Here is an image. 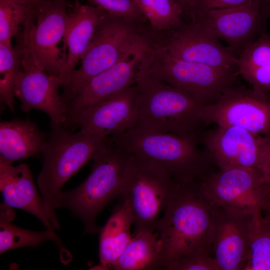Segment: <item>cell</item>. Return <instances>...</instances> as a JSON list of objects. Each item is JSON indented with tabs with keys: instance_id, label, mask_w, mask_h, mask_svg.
Returning a JSON list of instances; mask_svg holds the SVG:
<instances>
[{
	"instance_id": "cell-1",
	"label": "cell",
	"mask_w": 270,
	"mask_h": 270,
	"mask_svg": "<svg viewBox=\"0 0 270 270\" xmlns=\"http://www.w3.org/2000/svg\"><path fill=\"white\" fill-rule=\"evenodd\" d=\"M212 210L196 182L178 183L155 234L159 244L158 269L192 252L210 248Z\"/></svg>"
},
{
	"instance_id": "cell-2",
	"label": "cell",
	"mask_w": 270,
	"mask_h": 270,
	"mask_svg": "<svg viewBox=\"0 0 270 270\" xmlns=\"http://www.w3.org/2000/svg\"><path fill=\"white\" fill-rule=\"evenodd\" d=\"M139 100L134 128L198 137L206 125V106L152 74L145 56L138 69L135 83Z\"/></svg>"
},
{
	"instance_id": "cell-3",
	"label": "cell",
	"mask_w": 270,
	"mask_h": 270,
	"mask_svg": "<svg viewBox=\"0 0 270 270\" xmlns=\"http://www.w3.org/2000/svg\"><path fill=\"white\" fill-rule=\"evenodd\" d=\"M132 157L107 136L92 159L88 176L76 188L58 194L54 200V208L70 210L82 221L86 233L98 232L97 216L108 203L122 196Z\"/></svg>"
},
{
	"instance_id": "cell-4",
	"label": "cell",
	"mask_w": 270,
	"mask_h": 270,
	"mask_svg": "<svg viewBox=\"0 0 270 270\" xmlns=\"http://www.w3.org/2000/svg\"><path fill=\"white\" fill-rule=\"evenodd\" d=\"M108 138L132 155L160 166L179 184L198 182L214 172L198 137L134 128Z\"/></svg>"
},
{
	"instance_id": "cell-5",
	"label": "cell",
	"mask_w": 270,
	"mask_h": 270,
	"mask_svg": "<svg viewBox=\"0 0 270 270\" xmlns=\"http://www.w3.org/2000/svg\"><path fill=\"white\" fill-rule=\"evenodd\" d=\"M152 43L149 28L106 12L98 26L80 65L63 86L66 106L96 76L132 52Z\"/></svg>"
},
{
	"instance_id": "cell-6",
	"label": "cell",
	"mask_w": 270,
	"mask_h": 270,
	"mask_svg": "<svg viewBox=\"0 0 270 270\" xmlns=\"http://www.w3.org/2000/svg\"><path fill=\"white\" fill-rule=\"evenodd\" d=\"M51 131L40 152L42 166L37 179L44 210L54 229L60 225L54 200L64 184L92 159L107 137L74 133L63 125L50 126Z\"/></svg>"
},
{
	"instance_id": "cell-7",
	"label": "cell",
	"mask_w": 270,
	"mask_h": 270,
	"mask_svg": "<svg viewBox=\"0 0 270 270\" xmlns=\"http://www.w3.org/2000/svg\"><path fill=\"white\" fill-rule=\"evenodd\" d=\"M145 60L152 74L204 106L216 102L234 86L238 75L236 69L176 58L155 44L147 51Z\"/></svg>"
},
{
	"instance_id": "cell-8",
	"label": "cell",
	"mask_w": 270,
	"mask_h": 270,
	"mask_svg": "<svg viewBox=\"0 0 270 270\" xmlns=\"http://www.w3.org/2000/svg\"><path fill=\"white\" fill-rule=\"evenodd\" d=\"M177 182L160 166L132 155L121 196L134 218V232H154Z\"/></svg>"
},
{
	"instance_id": "cell-9",
	"label": "cell",
	"mask_w": 270,
	"mask_h": 270,
	"mask_svg": "<svg viewBox=\"0 0 270 270\" xmlns=\"http://www.w3.org/2000/svg\"><path fill=\"white\" fill-rule=\"evenodd\" d=\"M34 20L28 19L20 35L22 44V71L14 85V95L26 112L38 110L50 118V126L64 125L66 121L68 108L60 94L61 86L58 77L47 73L37 62L32 46Z\"/></svg>"
},
{
	"instance_id": "cell-10",
	"label": "cell",
	"mask_w": 270,
	"mask_h": 270,
	"mask_svg": "<svg viewBox=\"0 0 270 270\" xmlns=\"http://www.w3.org/2000/svg\"><path fill=\"white\" fill-rule=\"evenodd\" d=\"M212 206L242 212H262L270 190L256 170L233 168L214 171L196 182Z\"/></svg>"
},
{
	"instance_id": "cell-11",
	"label": "cell",
	"mask_w": 270,
	"mask_h": 270,
	"mask_svg": "<svg viewBox=\"0 0 270 270\" xmlns=\"http://www.w3.org/2000/svg\"><path fill=\"white\" fill-rule=\"evenodd\" d=\"M198 140L218 170L244 168L260 172L270 145V134H256L237 126H216L203 130Z\"/></svg>"
},
{
	"instance_id": "cell-12",
	"label": "cell",
	"mask_w": 270,
	"mask_h": 270,
	"mask_svg": "<svg viewBox=\"0 0 270 270\" xmlns=\"http://www.w3.org/2000/svg\"><path fill=\"white\" fill-rule=\"evenodd\" d=\"M154 44L176 58L236 70V56L198 22H184L169 31L154 34Z\"/></svg>"
},
{
	"instance_id": "cell-13",
	"label": "cell",
	"mask_w": 270,
	"mask_h": 270,
	"mask_svg": "<svg viewBox=\"0 0 270 270\" xmlns=\"http://www.w3.org/2000/svg\"><path fill=\"white\" fill-rule=\"evenodd\" d=\"M206 124L234 126L260 135L270 134V100L252 89L232 86L204 108Z\"/></svg>"
},
{
	"instance_id": "cell-14",
	"label": "cell",
	"mask_w": 270,
	"mask_h": 270,
	"mask_svg": "<svg viewBox=\"0 0 270 270\" xmlns=\"http://www.w3.org/2000/svg\"><path fill=\"white\" fill-rule=\"evenodd\" d=\"M212 207L210 248L220 270H245L256 212H246Z\"/></svg>"
},
{
	"instance_id": "cell-15",
	"label": "cell",
	"mask_w": 270,
	"mask_h": 270,
	"mask_svg": "<svg viewBox=\"0 0 270 270\" xmlns=\"http://www.w3.org/2000/svg\"><path fill=\"white\" fill-rule=\"evenodd\" d=\"M71 4L66 0H45L36 8L32 34L34 55L47 73L58 78L66 60V50L61 48L60 43L64 44Z\"/></svg>"
},
{
	"instance_id": "cell-16",
	"label": "cell",
	"mask_w": 270,
	"mask_h": 270,
	"mask_svg": "<svg viewBox=\"0 0 270 270\" xmlns=\"http://www.w3.org/2000/svg\"><path fill=\"white\" fill-rule=\"evenodd\" d=\"M270 12L266 0L252 4L210 10L200 20L218 40L224 41L236 56L263 34Z\"/></svg>"
},
{
	"instance_id": "cell-17",
	"label": "cell",
	"mask_w": 270,
	"mask_h": 270,
	"mask_svg": "<svg viewBox=\"0 0 270 270\" xmlns=\"http://www.w3.org/2000/svg\"><path fill=\"white\" fill-rule=\"evenodd\" d=\"M138 92L135 84L95 103L76 120L74 129L88 135L107 137L136 126Z\"/></svg>"
},
{
	"instance_id": "cell-18",
	"label": "cell",
	"mask_w": 270,
	"mask_h": 270,
	"mask_svg": "<svg viewBox=\"0 0 270 270\" xmlns=\"http://www.w3.org/2000/svg\"><path fill=\"white\" fill-rule=\"evenodd\" d=\"M151 44L134 51L93 78L67 106L64 126L72 130L79 116L95 103L134 84L139 66Z\"/></svg>"
},
{
	"instance_id": "cell-19",
	"label": "cell",
	"mask_w": 270,
	"mask_h": 270,
	"mask_svg": "<svg viewBox=\"0 0 270 270\" xmlns=\"http://www.w3.org/2000/svg\"><path fill=\"white\" fill-rule=\"evenodd\" d=\"M102 8L74 0L70 8L69 17L64 36L67 50L65 65L59 76L64 86L76 70L90 44L95 30L106 14Z\"/></svg>"
},
{
	"instance_id": "cell-20",
	"label": "cell",
	"mask_w": 270,
	"mask_h": 270,
	"mask_svg": "<svg viewBox=\"0 0 270 270\" xmlns=\"http://www.w3.org/2000/svg\"><path fill=\"white\" fill-rule=\"evenodd\" d=\"M0 190L5 204L30 213L42 222L47 230L54 232L26 164L13 166L0 162Z\"/></svg>"
},
{
	"instance_id": "cell-21",
	"label": "cell",
	"mask_w": 270,
	"mask_h": 270,
	"mask_svg": "<svg viewBox=\"0 0 270 270\" xmlns=\"http://www.w3.org/2000/svg\"><path fill=\"white\" fill-rule=\"evenodd\" d=\"M46 138L29 120H12L0 123V162L12 164L41 152Z\"/></svg>"
},
{
	"instance_id": "cell-22",
	"label": "cell",
	"mask_w": 270,
	"mask_h": 270,
	"mask_svg": "<svg viewBox=\"0 0 270 270\" xmlns=\"http://www.w3.org/2000/svg\"><path fill=\"white\" fill-rule=\"evenodd\" d=\"M236 70L254 90L268 97L270 35L264 32L242 50L237 56Z\"/></svg>"
},
{
	"instance_id": "cell-23",
	"label": "cell",
	"mask_w": 270,
	"mask_h": 270,
	"mask_svg": "<svg viewBox=\"0 0 270 270\" xmlns=\"http://www.w3.org/2000/svg\"><path fill=\"white\" fill-rule=\"evenodd\" d=\"M133 216L126 200L115 208L105 225L100 230L99 256L100 264L108 268L119 257L130 240V226Z\"/></svg>"
},
{
	"instance_id": "cell-24",
	"label": "cell",
	"mask_w": 270,
	"mask_h": 270,
	"mask_svg": "<svg viewBox=\"0 0 270 270\" xmlns=\"http://www.w3.org/2000/svg\"><path fill=\"white\" fill-rule=\"evenodd\" d=\"M159 244L154 232H134L116 260L115 270H151L158 268Z\"/></svg>"
},
{
	"instance_id": "cell-25",
	"label": "cell",
	"mask_w": 270,
	"mask_h": 270,
	"mask_svg": "<svg viewBox=\"0 0 270 270\" xmlns=\"http://www.w3.org/2000/svg\"><path fill=\"white\" fill-rule=\"evenodd\" d=\"M15 212L2 202L0 206V254L17 248L36 247L40 244L54 241L62 251L63 244L54 232L46 229L42 232H34L13 224L11 222Z\"/></svg>"
},
{
	"instance_id": "cell-26",
	"label": "cell",
	"mask_w": 270,
	"mask_h": 270,
	"mask_svg": "<svg viewBox=\"0 0 270 270\" xmlns=\"http://www.w3.org/2000/svg\"><path fill=\"white\" fill-rule=\"evenodd\" d=\"M22 58L20 36L14 48L12 45L0 44V100L12 112L15 82L22 70Z\"/></svg>"
},
{
	"instance_id": "cell-27",
	"label": "cell",
	"mask_w": 270,
	"mask_h": 270,
	"mask_svg": "<svg viewBox=\"0 0 270 270\" xmlns=\"http://www.w3.org/2000/svg\"><path fill=\"white\" fill-rule=\"evenodd\" d=\"M154 33L169 31L183 22L182 11L174 0H134Z\"/></svg>"
},
{
	"instance_id": "cell-28",
	"label": "cell",
	"mask_w": 270,
	"mask_h": 270,
	"mask_svg": "<svg viewBox=\"0 0 270 270\" xmlns=\"http://www.w3.org/2000/svg\"><path fill=\"white\" fill-rule=\"evenodd\" d=\"M245 270H270V219L262 210L254 214Z\"/></svg>"
},
{
	"instance_id": "cell-29",
	"label": "cell",
	"mask_w": 270,
	"mask_h": 270,
	"mask_svg": "<svg viewBox=\"0 0 270 270\" xmlns=\"http://www.w3.org/2000/svg\"><path fill=\"white\" fill-rule=\"evenodd\" d=\"M36 8L10 0H0V44L12 45V38L18 36L20 26Z\"/></svg>"
},
{
	"instance_id": "cell-30",
	"label": "cell",
	"mask_w": 270,
	"mask_h": 270,
	"mask_svg": "<svg viewBox=\"0 0 270 270\" xmlns=\"http://www.w3.org/2000/svg\"><path fill=\"white\" fill-rule=\"evenodd\" d=\"M166 270H220L212 250L202 248L192 252L166 266Z\"/></svg>"
},
{
	"instance_id": "cell-31",
	"label": "cell",
	"mask_w": 270,
	"mask_h": 270,
	"mask_svg": "<svg viewBox=\"0 0 270 270\" xmlns=\"http://www.w3.org/2000/svg\"><path fill=\"white\" fill-rule=\"evenodd\" d=\"M108 13L145 26L148 23L134 0H88Z\"/></svg>"
},
{
	"instance_id": "cell-32",
	"label": "cell",
	"mask_w": 270,
	"mask_h": 270,
	"mask_svg": "<svg viewBox=\"0 0 270 270\" xmlns=\"http://www.w3.org/2000/svg\"><path fill=\"white\" fill-rule=\"evenodd\" d=\"M264 0H197L189 22L200 20L206 13L212 10L240 7Z\"/></svg>"
},
{
	"instance_id": "cell-33",
	"label": "cell",
	"mask_w": 270,
	"mask_h": 270,
	"mask_svg": "<svg viewBox=\"0 0 270 270\" xmlns=\"http://www.w3.org/2000/svg\"><path fill=\"white\" fill-rule=\"evenodd\" d=\"M260 172L270 190V145L262 159Z\"/></svg>"
},
{
	"instance_id": "cell-34",
	"label": "cell",
	"mask_w": 270,
	"mask_h": 270,
	"mask_svg": "<svg viewBox=\"0 0 270 270\" xmlns=\"http://www.w3.org/2000/svg\"><path fill=\"white\" fill-rule=\"evenodd\" d=\"M181 8L182 11L183 19L190 20L192 10L197 0H174Z\"/></svg>"
},
{
	"instance_id": "cell-35",
	"label": "cell",
	"mask_w": 270,
	"mask_h": 270,
	"mask_svg": "<svg viewBox=\"0 0 270 270\" xmlns=\"http://www.w3.org/2000/svg\"><path fill=\"white\" fill-rule=\"evenodd\" d=\"M18 3L26 4L28 6H36L38 4L45 0H10Z\"/></svg>"
},
{
	"instance_id": "cell-36",
	"label": "cell",
	"mask_w": 270,
	"mask_h": 270,
	"mask_svg": "<svg viewBox=\"0 0 270 270\" xmlns=\"http://www.w3.org/2000/svg\"><path fill=\"white\" fill-rule=\"evenodd\" d=\"M262 212L267 216L270 219V194L267 200L265 206L262 210Z\"/></svg>"
},
{
	"instance_id": "cell-37",
	"label": "cell",
	"mask_w": 270,
	"mask_h": 270,
	"mask_svg": "<svg viewBox=\"0 0 270 270\" xmlns=\"http://www.w3.org/2000/svg\"><path fill=\"white\" fill-rule=\"evenodd\" d=\"M268 7L269 12H270V0H266Z\"/></svg>"
}]
</instances>
